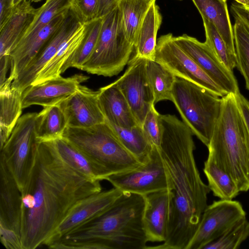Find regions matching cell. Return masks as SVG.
<instances>
[{
	"mask_svg": "<svg viewBox=\"0 0 249 249\" xmlns=\"http://www.w3.org/2000/svg\"><path fill=\"white\" fill-rule=\"evenodd\" d=\"M100 181L70 167L53 141H37L30 173L21 191L22 249L44 246L77 201L102 191Z\"/></svg>",
	"mask_w": 249,
	"mask_h": 249,
	"instance_id": "1",
	"label": "cell"
},
{
	"mask_svg": "<svg viewBox=\"0 0 249 249\" xmlns=\"http://www.w3.org/2000/svg\"><path fill=\"white\" fill-rule=\"evenodd\" d=\"M159 150L166 172L171 202L165 240L147 249H187L207 206L210 190L202 181L195 157L194 134L175 115H160Z\"/></svg>",
	"mask_w": 249,
	"mask_h": 249,
	"instance_id": "2",
	"label": "cell"
},
{
	"mask_svg": "<svg viewBox=\"0 0 249 249\" xmlns=\"http://www.w3.org/2000/svg\"><path fill=\"white\" fill-rule=\"evenodd\" d=\"M220 111L208 146V159L227 172L240 192L249 190V132L236 95L221 97Z\"/></svg>",
	"mask_w": 249,
	"mask_h": 249,
	"instance_id": "3",
	"label": "cell"
},
{
	"mask_svg": "<svg viewBox=\"0 0 249 249\" xmlns=\"http://www.w3.org/2000/svg\"><path fill=\"white\" fill-rule=\"evenodd\" d=\"M63 137L99 165L108 177L143 164L123 145L106 121L88 127L68 126Z\"/></svg>",
	"mask_w": 249,
	"mask_h": 249,
	"instance_id": "4",
	"label": "cell"
},
{
	"mask_svg": "<svg viewBox=\"0 0 249 249\" xmlns=\"http://www.w3.org/2000/svg\"><path fill=\"white\" fill-rule=\"evenodd\" d=\"M145 204L144 196L123 192L108 208L73 229L60 240L99 239L144 231L142 216Z\"/></svg>",
	"mask_w": 249,
	"mask_h": 249,
	"instance_id": "5",
	"label": "cell"
},
{
	"mask_svg": "<svg viewBox=\"0 0 249 249\" xmlns=\"http://www.w3.org/2000/svg\"><path fill=\"white\" fill-rule=\"evenodd\" d=\"M172 102L183 122L207 147L221 109V97L189 81L177 77Z\"/></svg>",
	"mask_w": 249,
	"mask_h": 249,
	"instance_id": "6",
	"label": "cell"
},
{
	"mask_svg": "<svg viewBox=\"0 0 249 249\" xmlns=\"http://www.w3.org/2000/svg\"><path fill=\"white\" fill-rule=\"evenodd\" d=\"M134 49L124 35L117 7L103 17L95 48L81 70L106 77L116 75L129 62Z\"/></svg>",
	"mask_w": 249,
	"mask_h": 249,
	"instance_id": "7",
	"label": "cell"
},
{
	"mask_svg": "<svg viewBox=\"0 0 249 249\" xmlns=\"http://www.w3.org/2000/svg\"><path fill=\"white\" fill-rule=\"evenodd\" d=\"M37 113H27L18 121L0 148V155L12 172L20 192L27 180L37 142L35 120Z\"/></svg>",
	"mask_w": 249,
	"mask_h": 249,
	"instance_id": "8",
	"label": "cell"
},
{
	"mask_svg": "<svg viewBox=\"0 0 249 249\" xmlns=\"http://www.w3.org/2000/svg\"><path fill=\"white\" fill-rule=\"evenodd\" d=\"M155 60L176 77L196 84L222 97L225 93L174 40L172 34L160 36L157 41Z\"/></svg>",
	"mask_w": 249,
	"mask_h": 249,
	"instance_id": "9",
	"label": "cell"
},
{
	"mask_svg": "<svg viewBox=\"0 0 249 249\" xmlns=\"http://www.w3.org/2000/svg\"><path fill=\"white\" fill-rule=\"evenodd\" d=\"M107 180L122 192L145 196L169 189V183L159 148L153 146L148 161L132 170L108 176Z\"/></svg>",
	"mask_w": 249,
	"mask_h": 249,
	"instance_id": "10",
	"label": "cell"
},
{
	"mask_svg": "<svg viewBox=\"0 0 249 249\" xmlns=\"http://www.w3.org/2000/svg\"><path fill=\"white\" fill-rule=\"evenodd\" d=\"M246 217V213L239 201L233 199L213 201L204 211L187 249H203L232 225Z\"/></svg>",
	"mask_w": 249,
	"mask_h": 249,
	"instance_id": "11",
	"label": "cell"
},
{
	"mask_svg": "<svg viewBox=\"0 0 249 249\" xmlns=\"http://www.w3.org/2000/svg\"><path fill=\"white\" fill-rule=\"evenodd\" d=\"M147 59L133 56L124 73L115 81L126 99L139 124L154 104L146 70Z\"/></svg>",
	"mask_w": 249,
	"mask_h": 249,
	"instance_id": "12",
	"label": "cell"
},
{
	"mask_svg": "<svg viewBox=\"0 0 249 249\" xmlns=\"http://www.w3.org/2000/svg\"><path fill=\"white\" fill-rule=\"evenodd\" d=\"M175 42L220 88L225 95L240 93L232 71L219 60L211 46L186 34L174 37Z\"/></svg>",
	"mask_w": 249,
	"mask_h": 249,
	"instance_id": "13",
	"label": "cell"
},
{
	"mask_svg": "<svg viewBox=\"0 0 249 249\" xmlns=\"http://www.w3.org/2000/svg\"><path fill=\"white\" fill-rule=\"evenodd\" d=\"M122 193L118 189L113 187L92 194L77 201L44 246L49 247L73 229L104 211L117 200Z\"/></svg>",
	"mask_w": 249,
	"mask_h": 249,
	"instance_id": "14",
	"label": "cell"
},
{
	"mask_svg": "<svg viewBox=\"0 0 249 249\" xmlns=\"http://www.w3.org/2000/svg\"><path fill=\"white\" fill-rule=\"evenodd\" d=\"M88 79L89 77L82 74L68 77L60 75L31 85L22 92V107L32 105L46 107L58 105L74 94L81 84Z\"/></svg>",
	"mask_w": 249,
	"mask_h": 249,
	"instance_id": "15",
	"label": "cell"
},
{
	"mask_svg": "<svg viewBox=\"0 0 249 249\" xmlns=\"http://www.w3.org/2000/svg\"><path fill=\"white\" fill-rule=\"evenodd\" d=\"M82 21L72 10L63 24L54 32L24 70L12 81V87L22 92L32 85L36 78L56 53L62 42Z\"/></svg>",
	"mask_w": 249,
	"mask_h": 249,
	"instance_id": "16",
	"label": "cell"
},
{
	"mask_svg": "<svg viewBox=\"0 0 249 249\" xmlns=\"http://www.w3.org/2000/svg\"><path fill=\"white\" fill-rule=\"evenodd\" d=\"M58 105L65 113L68 126L88 127L106 122L98 90L80 85L74 94Z\"/></svg>",
	"mask_w": 249,
	"mask_h": 249,
	"instance_id": "17",
	"label": "cell"
},
{
	"mask_svg": "<svg viewBox=\"0 0 249 249\" xmlns=\"http://www.w3.org/2000/svg\"><path fill=\"white\" fill-rule=\"evenodd\" d=\"M31 0L15 5L9 17L0 23V84L7 79L10 66V54L23 31L33 18L36 9Z\"/></svg>",
	"mask_w": 249,
	"mask_h": 249,
	"instance_id": "18",
	"label": "cell"
},
{
	"mask_svg": "<svg viewBox=\"0 0 249 249\" xmlns=\"http://www.w3.org/2000/svg\"><path fill=\"white\" fill-rule=\"evenodd\" d=\"M142 225L148 242H164L167 237L172 195L169 189L144 196Z\"/></svg>",
	"mask_w": 249,
	"mask_h": 249,
	"instance_id": "19",
	"label": "cell"
},
{
	"mask_svg": "<svg viewBox=\"0 0 249 249\" xmlns=\"http://www.w3.org/2000/svg\"><path fill=\"white\" fill-rule=\"evenodd\" d=\"M0 226L21 237V194L3 157L0 156Z\"/></svg>",
	"mask_w": 249,
	"mask_h": 249,
	"instance_id": "20",
	"label": "cell"
},
{
	"mask_svg": "<svg viewBox=\"0 0 249 249\" xmlns=\"http://www.w3.org/2000/svg\"><path fill=\"white\" fill-rule=\"evenodd\" d=\"M71 9V8L58 14L34 36L17 44L13 48L10 54L8 77L11 80L13 81L24 70L51 36L63 24Z\"/></svg>",
	"mask_w": 249,
	"mask_h": 249,
	"instance_id": "21",
	"label": "cell"
},
{
	"mask_svg": "<svg viewBox=\"0 0 249 249\" xmlns=\"http://www.w3.org/2000/svg\"><path fill=\"white\" fill-rule=\"evenodd\" d=\"M98 91L100 104L107 123L124 128L139 125L126 99L115 82L100 88Z\"/></svg>",
	"mask_w": 249,
	"mask_h": 249,
	"instance_id": "22",
	"label": "cell"
},
{
	"mask_svg": "<svg viewBox=\"0 0 249 249\" xmlns=\"http://www.w3.org/2000/svg\"><path fill=\"white\" fill-rule=\"evenodd\" d=\"M8 77L0 85V148L9 137L21 117L22 91L12 87Z\"/></svg>",
	"mask_w": 249,
	"mask_h": 249,
	"instance_id": "23",
	"label": "cell"
},
{
	"mask_svg": "<svg viewBox=\"0 0 249 249\" xmlns=\"http://www.w3.org/2000/svg\"><path fill=\"white\" fill-rule=\"evenodd\" d=\"M89 22H80L74 32L62 42L55 55L40 71L33 84L61 75L63 66L84 40Z\"/></svg>",
	"mask_w": 249,
	"mask_h": 249,
	"instance_id": "24",
	"label": "cell"
},
{
	"mask_svg": "<svg viewBox=\"0 0 249 249\" xmlns=\"http://www.w3.org/2000/svg\"><path fill=\"white\" fill-rule=\"evenodd\" d=\"M154 0L141 23L134 43V56L154 60L157 46V35L162 21V17Z\"/></svg>",
	"mask_w": 249,
	"mask_h": 249,
	"instance_id": "25",
	"label": "cell"
},
{
	"mask_svg": "<svg viewBox=\"0 0 249 249\" xmlns=\"http://www.w3.org/2000/svg\"><path fill=\"white\" fill-rule=\"evenodd\" d=\"M53 142L60 157L72 169L91 180H106L105 171L68 140L62 137Z\"/></svg>",
	"mask_w": 249,
	"mask_h": 249,
	"instance_id": "26",
	"label": "cell"
},
{
	"mask_svg": "<svg viewBox=\"0 0 249 249\" xmlns=\"http://www.w3.org/2000/svg\"><path fill=\"white\" fill-rule=\"evenodd\" d=\"M192 0L202 18L211 22L215 26L229 50L235 54L233 28L227 2L219 0Z\"/></svg>",
	"mask_w": 249,
	"mask_h": 249,
	"instance_id": "27",
	"label": "cell"
},
{
	"mask_svg": "<svg viewBox=\"0 0 249 249\" xmlns=\"http://www.w3.org/2000/svg\"><path fill=\"white\" fill-rule=\"evenodd\" d=\"M64 112L59 105L44 107L35 120L37 141H50L63 137L68 127Z\"/></svg>",
	"mask_w": 249,
	"mask_h": 249,
	"instance_id": "28",
	"label": "cell"
},
{
	"mask_svg": "<svg viewBox=\"0 0 249 249\" xmlns=\"http://www.w3.org/2000/svg\"><path fill=\"white\" fill-rule=\"evenodd\" d=\"M109 124L123 145L141 163L143 164L146 163L149 159L153 146L142 127L137 125L132 127L124 128Z\"/></svg>",
	"mask_w": 249,
	"mask_h": 249,
	"instance_id": "29",
	"label": "cell"
},
{
	"mask_svg": "<svg viewBox=\"0 0 249 249\" xmlns=\"http://www.w3.org/2000/svg\"><path fill=\"white\" fill-rule=\"evenodd\" d=\"M154 0H121L118 4L123 29L126 39L134 46L139 28Z\"/></svg>",
	"mask_w": 249,
	"mask_h": 249,
	"instance_id": "30",
	"label": "cell"
},
{
	"mask_svg": "<svg viewBox=\"0 0 249 249\" xmlns=\"http://www.w3.org/2000/svg\"><path fill=\"white\" fill-rule=\"evenodd\" d=\"M203 172L210 191L220 199L232 200L240 192L231 176L208 158L204 162Z\"/></svg>",
	"mask_w": 249,
	"mask_h": 249,
	"instance_id": "31",
	"label": "cell"
},
{
	"mask_svg": "<svg viewBox=\"0 0 249 249\" xmlns=\"http://www.w3.org/2000/svg\"><path fill=\"white\" fill-rule=\"evenodd\" d=\"M74 1V0H46L43 5L36 8L33 18L23 31L15 46L18 43L31 38L56 15L71 9Z\"/></svg>",
	"mask_w": 249,
	"mask_h": 249,
	"instance_id": "32",
	"label": "cell"
},
{
	"mask_svg": "<svg viewBox=\"0 0 249 249\" xmlns=\"http://www.w3.org/2000/svg\"><path fill=\"white\" fill-rule=\"evenodd\" d=\"M146 70L154 104L163 100L172 101V92L177 77L155 60L147 59Z\"/></svg>",
	"mask_w": 249,
	"mask_h": 249,
	"instance_id": "33",
	"label": "cell"
},
{
	"mask_svg": "<svg viewBox=\"0 0 249 249\" xmlns=\"http://www.w3.org/2000/svg\"><path fill=\"white\" fill-rule=\"evenodd\" d=\"M234 18L233 33L236 67L243 75L249 90V27L242 20Z\"/></svg>",
	"mask_w": 249,
	"mask_h": 249,
	"instance_id": "34",
	"label": "cell"
},
{
	"mask_svg": "<svg viewBox=\"0 0 249 249\" xmlns=\"http://www.w3.org/2000/svg\"><path fill=\"white\" fill-rule=\"evenodd\" d=\"M103 18H96L89 22L84 40L79 48L63 66L62 73L71 67L81 70L84 64L90 58L98 39Z\"/></svg>",
	"mask_w": 249,
	"mask_h": 249,
	"instance_id": "35",
	"label": "cell"
},
{
	"mask_svg": "<svg viewBox=\"0 0 249 249\" xmlns=\"http://www.w3.org/2000/svg\"><path fill=\"white\" fill-rule=\"evenodd\" d=\"M249 236V222L246 217L232 225L203 249H237Z\"/></svg>",
	"mask_w": 249,
	"mask_h": 249,
	"instance_id": "36",
	"label": "cell"
},
{
	"mask_svg": "<svg viewBox=\"0 0 249 249\" xmlns=\"http://www.w3.org/2000/svg\"><path fill=\"white\" fill-rule=\"evenodd\" d=\"M202 18L205 32V42L211 46L222 63L233 71L236 67V55L229 50L215 26L207 19Z\"/></svg>",
	"mask_w": 249,
	"mask_h": 249,
	"instance_id": "37",
	"label": "cell"
},
{
	"mask_svg": "<svg viewBox=\"0 0 249 249\" xmlns=\"http://www.w3.org/2000/svg\"><path fill=\"white\" fill-rule=\"evenodd\" d=\"M154 106H152L147 113L142 128L152 145L160 148L163 128L161 114L156 110Z\"/></svg>",
	"mask_w": 249,
	"mask_h": 249,
	"instance_id": "38",
	"label": "cell"
},
{
	"mask_svg": "<svg viewBox=\"0 0 249 249\" xmlns=\"http://www.w3.org/2000/svg\"><path fill=\"white\" fill-rule=\"evenodd\" d=\"M98 0H74L71 9L80 20L89 22L97 18Z\"/></svg>",
	"mask_w": 249,
	"mask_h": 249,
	"instance_id": "39",
	"label": "cell"
},
{
	"mask_svg": "<svg viewBox=\"0 0 249 249\" xmlns=\"http://www.w3.org/2000/svg\"><path fill=\"white\" fill-rule=\"evenodd\" d=\"M2 244L8 249H22L20 236L14 231L0 226Z\"/></svg>",
	"mask_w": 249,
	"mask_h": 249,
	"instance_id": "40",
	"label": "cell"
},
{
	"mask_svg": "<svg viewBox=\"0 0 249 249\" xmlns=\"http://www.w3.org/2000/svg\"><path fill=\"white\" fill-rule=\"evenodd\" d=\"M121 0H98L97 18L104 17L118 7Z\"/></svg>",
	"mask_w": 249,
	"mask_h": 249,
	"instance_id": "41",
	"label": "cell"
},
{
	"mask_svg": "<svg viewBox=\"0 0 249 249\" xmlns=\"http://www.w3.org/2000/svg\"><path fill=\"white\" fill-rule=\"evenodd\" d=\"M231 12L234 18L240 19L249 27V11L241 4L234 2L231 4Z\"/></svg>",
	"mask_w": 249,
	"mask_h": 249,
	"instance_id": "42",
	"label": "cell"
},
{
	"mask_svg": "<svg viewBox=\"0 0 249 249\" xmlns=\"http://www.w3.org/2000/svg\"><path fill=\"white\" fill-rule=\"evenodd\" d=\"M236 96L239 108L249 132V101L240 92Z\"/></svg>",
	"mask_w": 249,
	"mask_h": 249,
	"instance_id": "43",
	"label": "cell"
},
{
	"mask_svg": "<svg viewBox=\"0 0 249 249\" xmlns=\"http://www.w3.org/2000/svg\"><path fill=\"white\" fill-rule=\"evenodd\" d=\"M0 23H1L9 17L15 6L12 0H0Z\"/></svg>",
	"mask_w": 249,
	"mask_h": 249,
	"instance_id": "44",
	"label": "cell"
},
{
	"mask_svg": "<svg viewBox=\"0 0 249 249\" xmlns=\"http://www.w3.org/2000/svg\"><path fill=\"white\" fill-rule=\"evenodd\" d=\"M236 2L241 4L246 10L249 11V0H234Z\"/></svg>",
	"mask_w": 249,
	"mask_h": 249,
	"instance_id": "45",
	"label": "cell"
},
{
	"mask_svg": "<svg viewBox=\"0 0 249 249\" xmlns=\"http://www.w3.org/2000/svg\"><path fill=\"white\" fill-rule=\"evenodd\" d=\"M23 0H12V3L13 4V5L14 6L18 4V3H19L20 2H21L22 1H23ZM32 1V2H39L40 1H41V0H31Z\"/></svg>",
	"mask_w": 249,
	"mask_h": 249,
	"instance_id": "46",
	"label": "cell"
},
{
	"mask_svg": "<svg viewBox=\"0 0 249 249\" xmlns=\"http://www.w3.org/2000/svg\"><path fill=\"white\" fill-rule=\"evenodd\" d=\"M220 0V1H221L222 2H227V0Z\"/></svg>",
	"mask_w": 249,
	"mask_h": 249,
	"instance_id": "47",
	"label": "cell"
}]
</instances>
